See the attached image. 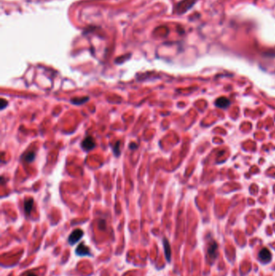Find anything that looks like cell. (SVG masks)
<instances>
[{
  "mask_svg": "<svg viewBox=\"0 0 275 276\" xmlns=\"http://www.w3.org/2000/svg\"><path fill=\"white\" fill-rule=\"evenodd\" d=\"M163 245H164L165 254H166V259H167L168 262H170V257H171V249H170V243H169L167 239L166 238L163 239Z\"/></svg>",
  "mask_w": 275,
  "mask_h": 276,
  "instance_id": "8",
  "label": "cell"
},
{
  "mask_svg": "<svg viewBox=\"0 0 275 276\" xmlns=\"http://www.w3.org/2000/svg\"><path fill=\"white\" fill-rule=\"evenodd\" d=\"M35 157H36V153L34 151H29L25 153L23 158L27 162H32L34 161Z\"/></svg>",
  "mask_w": 275,
  "mask_h": 276,
  "instance_id": "10",
  "label": "cell"
},
{
  "mask_svg": "<svg viewBox=\"0 0 275 276\" xmlns=\"http://www.w3.org/2000/svg\"><path fill=\"white\" fill-rule=\"evenodd\" d=\"M136 147H137V146H136V144H135V143H132V144L129 146V148H130L131 150H134V149H136Z\"/></svg>",
  "mask_w": 275,
  "mask_h": 276,
  "instance_id": "15",
  "label": "cell"
},
{
  "mask_svg": "<svg viewBox=\"0 0 275 276\" xmlns=\"http://www.w3.org/2000/svg\"><path fill=\"white\" fill-rule=\"evenodd\" d=\"M83 236V231L82 229H75L71 233V234L69 236L68 242L70 243V245L71 246H74L77 243L80 239L82 238V236Z\"/></svg>",
  "mask_w": 275,
  "mask_h": 276,
  "instance_id": "2",
  "label": "cell"
},
{
  "mask_svg": "<svg viewBox=\"0 0 275 276\" xmlns=\"http://www.w3.org/2000/svg\"><path fill=\"white\" fill-rule=\"evenodd\" d=\"M217 249H218V245H217L216 242H210L209 245H208V247H207V254H208V257L211 259V261H214L216 258L217 255H218Z\"/></svg>",
  "mask_w": 275,
  "mask_h": 276,
  "instance_id": "3",
  "label": "cell"
},
{
  "mask_svg": "<svg viewBox=\"0 0 275 276\" xmlns=\"http://www.w3.org/2000/svg\"><path fill=\"white\" fill-rule=\"evenodd\" d=\"M197 0H182L177 5V12L178 14H183L193 7Z\"/></svg>",
  "mask_w": 275,
  "mask_h": 276,
  "instance_id": "1",
  "label": "cell"
},
{
  "mask_svg": "<svg viewBox=\"0 0 275 276\" xmlns=\"http://www.w3.org/2000/svg\"><path fill=\"white\" fill-rule=\"evenodd\" d=\"M105 226H106V223L104 220H100V221L98 222V227H99V229H105Z\"/></svg>",
  "mask_w": 275,
  "mask_h": 276,
  "instance_id": "14",
  "label": "cell"
},
{
  "mask_svg": "<svg viewBox=\"0 0 275 276\" xmlns=\"http://www.w3.org/2000/svg\"><path fill=\"white\" fill-rule=\"evenodd\" d=\"M26 276H37V275L35 274H33V273H29V274H27Z\"/></svg>",
  "mask_w": 275,
  "mask_h": 276,
  "instance_id": "16",
  "label": "cell"
},
{
  "mask_svg": "<svg viewBox=\"0 0 275 276\" xmlns=\"http://www.w3.org/2000/svg\"><path fill=\"white\" fill-rule=\"evenodd\" d=\"M215 104H216V106L218 108H225L230 104V101L228 100L226 97H220V98H219L217 99L216 102H215Z\"/></svg>",
  "mask_w": 275,
  "mask_h": 276,
  "instance_id": "9",
  "label": "cell"
},
{
  "mask_svg": "<svg viewBox=\"0 0 275 276\" xmlns=\"http://www.w3.org/2000/svg\"><path fill=\"white\" fill-rule=\"evenodd\" d=\"M89 100V97H77V98H74L71 99V103L76 105H81L84 103L87 102Z\"/></svg>",
  "mask_w": 275,
  "mask_h": 276,
  "instance_id": "11",
  "label": "cell"
},
{
  "mask_svg": "<svg viewBox=\"0 0 275 276\" xmlns=\"http://www.w3.org/2000/svg\"><path fill=\"white\" fill-rule=\"evenodd\" d=\"M258 257H259V259L261 260V262H262V263H266L271 260L272 254L268 249H266V248H263V249L259 252Z\"/></svg>",
  "mask_w": 275,
  "mask_h": 276,
  "instance_id": "5",
  "label": "cell"
},
{
  "mask_svg": "<svg viewBox=\"0 0 275 276\" xmlns=\"http://www.w3.org/2000/svg\"><path fill=\"white\" fill-rule=\"evenodd\" d=\"M76 253L78 256H90L91 255V250H89L86 245L80 244L76 249Z\"/></svg>",
  "mask_w": 275,
  "mask_h": 276,
  "instance_id": "6",
  "label": "cell"
},
{
  "mask_svg": "<svg viewBox=\"0 0 275 276\" xmlns=\"http://www.w3.org/2000/svg\"><path fill=\"white\" fill-rule=\"evenodd\" d=\"M34 200L32 198H27L24 200V212L27 215H30L31 211L33 207Z\"/></svg>",
  "mask_w": 275,
  "mask_h": 276,
  "instance_id": "7",
  "label": "cell"
},
{
  "mask_svg": "<svg viewBox=\"0 0 275 276\" xmlns=\"http://www.w3.org/2000/svg\"><path fill=\"white\" fill-rule=\"evenodd\" d=\"M113 152L114 154H115L116 157H119L120 155V141H118L117 142H115V144L113 146Z\"/></svg>",
  "mask_w": 275,
  "mask_h": 276,
  "instance_id": "12",
  "label": "cell"
},
{
  "mask_svg": "<svg viewBox=\"0 0 275 276\" xmlns=\"http://www.w3.org/2000/svg\"><path fill=\"white\" fill-rule=\"evenodd\" d=\"M82 148L85 151L88 152L92 150L95 147V141H94V138L92 136H87L84 140L82 141Z\"/></svg>",
  "mask_w": 275,
  "mask_h": 276,
  "instance_id": "4",
  "label": "cell"
},
{
  "mask_svg": "<svg viewBox=\"0 0 275 276\" xmlns=\"http://www.w3.org/2000/svg\"><path fill=\"white\" fill-rule=\"evenodd\" d=\"M8 101L5 100L4 98H1V101H0V106H1V110H3L4 108H6L7 105H8Z\"/></svg>",
  "mask_w": 275,
  "mask_h": 276,
  "instance_id": "13",
  "label": "cell"
}]
</instances>
